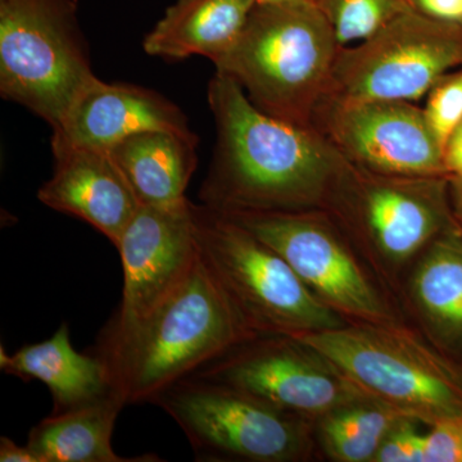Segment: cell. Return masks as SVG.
<instances>
[{
  "label": "cell",
  "mask_w": 462,
  "mask_h": 462,
  "mask_svg": "<svg viewBox=\"0 0 462 462\" xmlns=\"http://www.w3.org/2000/svg\"><path fill=\"white\" fill-rule=\"evenodd\" d=\"M445 157L446 166L462 178V124L449 139L446 147Z\"/></svg>",
  "instance_id": "obj_28"
},
{
  "label": "cell",
  "mask_w": 462,
  "mask_h": 462,
  "mask_svg": "<svg viewBox=\"0 0 462 462\" xmlns=\"http://www.w3.org/2000/svg\"><path fill=\"white\" fill-rule=\"evenodd\" d=\"M449 26L407 11L358 42L331 69L343 102L420 99L460 57Z\"/></svg>",
  "instance_id": "obj_10"
},
{
  "label": "cell",
  "mask_w": 462,
  "mask_h": 462,
  "mask_svg": "<svg viewBox=\"0 0 462 462\" xmlns=\"http://www.w3.org/2000/svg\"><path fill=\"white\" fill-rule=\"evenodd\" d=\"M291 337L320 352L366 396L422 425L462 416V361L407 322H348Z\"/></svg>",
  "instance_id": "obj_3"
},
{
  "label": "cell",
  "mask_w": 462,
  "mask_h": 462,
  "mask_svg": "<svg viewBox=\"0 0 462 462\" xmlns=\"http://www.w3.org/2000/svg\"><path fill=\"white\" fill-rule=\"evenodd\" d=\"M54 171L38 199L54 211L75 216L117 245L141 203L109 151L54 149Z\"/></svg>",
  "instance_id": "obj_15"
},
{
  "label": "cell",
  "mask_w": 462,
  "mask_h": 462,
  "mask_svg": "<svg viewBox=\"0 0 462 462\" xmlns=\"http://www.w3.org/2000/svg\"><path fill=\"white\" fill-rule=\"evenodd\" d=\"M413 419H404L389 433L374 462H425L427 433Z\"/></svg>",
  "instance_id": "obj_24"
},
{
  "label": "cell",
  "mask_w": 462,
  "mask_h": 462,
  "mask_svg": "<svg viewBox=\"0 0 462 462\" xmlns=\"http://www.w3.org/2000/svg\"><path fill=\"white\" fill-rule=\"evenodd\" d=\"M257 0H176L143 42L145 53L166 60H220L238 39Z\"/></svg>",
  "instance_id": "obj_19"
},
{
  "label": "cell",
  "mask_w": 462,
  "mask_h": 462,
  "mask_svg": "<svg viewBox=\"0 0 462 462\" xmlns=\"http://www.w3.org/2000/svg\"><path fill=\"white\" fill-rule=\"evenodd\" d=\"M425 439V462H462V416L431 425Z\"/></svg>",
  "instance_id": "obj_25"
},
{
  "label": "cell",
  "mask_w": 462,
  "mask_h": 462,
  "mask_svg": "<svg viewBox=\"0 0 462 462\" xmlns=\"http://www.w3.org/2000/svg\"><path fill=\"white\" fill-rule=\"evenodd\" d=\"M460 199H461V208H462V187H461V196H460Z\"/></svg>",
  "instance_id": "obj_30"
},
{
  "label": "cell",
  "mask_w": 462,
  "mask_h": 462,
  "mask_svg": "<svg viewBox=\"0 0 462 462\" xmlns=\"http://www.w3.org/2000/svg\"><path fill=\"white\" fill-rule=\"evenodd\" d=\"M424 114L434 138L446 152L449 139L462 124V76L434 88Z\"/></svg>",
  "instance_id": "obj_23"
},
{
  "label": "cell",
  "mask_w": 462,
  "mask_h": 462,
  "mask_svg": "<svg viewBox=\"0 0 462 462\" xmlns=\"http://www.w3.org/2000/svg\"><path fill=\"white\" fill-rule=\"evenodd\" d=\"M199 256L254 336H298L348 324L287 261L229 216L190 203Z\"/></svg>",
  "instance_id": "obj_5"
},
{
  "label": "cell",
  "mask_w": 462,
  "mask_h": 462,
  "mask_svg": "<svg viewBox=\"0 0 462 462\" xmlns=\"http://www.w3.org/2000/svg\"><path fill=\"white\" fill-rule=\"evenodd\" d=\"M410 11L421 16L447 23H462V0H403Z\"/></svg>",
  "instance_id": "obj_26"
},
{
  "label": "cell",
  "mask_w": 462,
  "mask_h": 462,
  "mask_svg": "<svg viewBox=\"0 0 462 462\" xmlns=\"http://www.w3.org/2000/svg\"><path fill=\"white\" fill-rule=\"evenodd\" d=\"M0 367L25 382L44 383L53 397V413L96 402L114 392L102 358L75 351L66 322L50 339L23 346L14 354H5L2 346Z\"/></svg>",
  "instance_id": "obj_17"
},
{
  "label": "cell",
  "mask_w": 462,
  "mask_h": 462,
  "mask_svg": "<svg viewBox=\"0 0 462 462\" xmlns=\"http://www.w3.org/2000/svg\"><path fill=\"white\" fill-rule=\"evenodd\" d=\"M190 203L141 206L127 225L116 245L123 263V300L108 329L126 330L144 320L199 263Z\"/></svg>",
  "instance_id": "obj_11"
},
{
  "label": "cell",
  "mask_w": 462,
  "mask_h": 462,
  "mask_svg": "<svg viewBox=\"0 0 462 462\" xmlns=\"http://www.w3.org/2000/svg\"><path fill=\"white\" fill-rule=\"evenodd\" d=\"M199 136L193 132L144 130L117 143L109 153L141 206L169 207L185 197L199 163Z\"/></svg>",
  "instance_id": "obj_18"
},
{
  "label": "cell",
  "mask_w": 462,
  "mask_h": 462,
  "mask_svg": "<svg viewBox=\"0 0 462 462\" xmlns=\"http://www.w3.org/2000/svg\"><path fill=\"white\" fill-rule=\"evenodd\" d=\"M312 2V0H257L260 5H282V3Z\"/></svg>",
  "instance_id": "obj_29"
},
{
  "label": "cell",
  "mask_w": 462,
  "mask_h": 462,
  "mask_svg": "<svg viewBox=\"0 0 462 462\" xmlns=\"http://www.w3.org/2000/svg\"><path fill=\"white\" fill-rule=\"evenodd\" d=\"M251 337L199 256L180 287L144 320L126 330L106 328L94 354L126 406L153 403L179 380Z\"/></svg>",
  "instance_id": "obj_2"
},
{
  "label": "cell",
  "mask_w": 462,
  "mask_h": 462,
  "mask_svg": "<svg viewBox=\"0 0 462 462\" xmlns=\"http://www.w3.org/2000/svg\"><path fill=\"white\" fill-rule=\"evenodd\" d=\"M324 12L337 42L340 45L363 42L379 32L404 12L403 0H315Z\"/></svg>",
  "instance_id": "obj_22"
},
{
  "label": "cell",
  "mask_w": 462,
  "mask_h": 462,
  "mask_svg": "<svg viewBox=\"0 0 462 462\" xmlns=\"http://www.w3.org/2000/svg\"><path fill=\"white\" fill-rule=\"evenodd\" d=\"M409 419L367 398L314 422L316 447L331 461L374 462L389 433Z\"/></svg>",
  "instance_id": "obj_21"
},
{
  "label": "cell",
  "mask_w": 462,
  "mask_h": 462,
  "mask_svg": "<svg viewBox=\"0 0 462 462\" xmlns=\"http://www.w3.org/2000/svg\"><path fill=\"white\" fill-rule=\"evenodd\" d=\"M398 303L415 329L443 354L462 361V233H440L410 267Z\"/></svg>",
  "instance_id": "obj_16"
},
{
  "label": "cell",
  "mask_w": 462,
  "mask_h": 462,
  "mask_svg": "<svg viewBox=\"0 0 462 462\" xmlns=\"http://www.w3.org/2000/svg\"><path fill=\"white\" fill-rule=\"evenodd\" d=\"M157 129L191 133L184 112L157 91L134 84H108L98 79L51 129V151H109L133 134Z\"/></svg>",
  "instance_id": "obj_14"
},
{
  "label": "cell",
  "mask_w": 462,
  "mask_h": 462,
  "mask_svg": "<svg viewBox=\"0 0 462 462\" xmlns=\"http://www.w3.org/2000/svg\"><path fill=\"white\" fill-rule=\"evenodd\" d=\"M336 125L346 151L374 171L428 178L447 167L424 112L409 102L345 103Z\"/></svg>",
  "instance_id": "obj_13"
},
{
  "label": "cell",
  "mask_w": 462,
  "mask_h": 462,
  "mask_svg": "<svg viewBox=\"0 0 462 462\" xmlns=\"http://www.w3.org/2000/svg\"><path fill=\"white\" fill-rule=\"evenodd\" d=\"M437 190L427 182L380 180L358 191L356 249L397 302L410 267L449 227Z\"/></svg>",
  "instance_id": "obj_12"
},
{
  "label": "cell",
  "mask_w": 462,
  "mask_h": 462,
  "mask_svg": "<svg viewBox=\"0 0 462 462\" xmlns=\"http://www.w3.org/2000/svg\"><path fill=\"white\" fill-rule=\"evenodd\" d=\"M193 375L230 385L312 422L370 398L320 352L282 334L243 340Z\"/></svg>",
  "instance_id": "obj_9"
},
{
  "label": "cell",
  "mask_w": 462,
  "mask_h": 462,
  "mask_svg": "<svg viewBox=\"0 0 462 462\" xmlns=\"http://www.w3.org/2000/svg\"><path fill=\"white\" fill-rule=\"evenodd\" d=\"M0 462H41L29 446L17 445L8 437L0 438Z\"/></svg>",
  "instance_id": "obj_27"
},
{
  "label": "cell",
  "mask_w": 462,
  "mask_h": 462,
  "mask_svg": "<svg viewBox=\"0 0 462 462\" xmlns=\"http://www.w3.org/2000/svg\"><path fill=\"white\" fill-rule=\"evenodd\" d=\"M337 44L315 0L257 3L238 39L214 65L264 114L297 124L331 75Z\"/></svg>",
  "instance_id": "obj_4"
},
{
  "label": "cell",
  "mask_w": 462,
  "mask_h": 462,
  "mask_svg": "<svg viewBox=\"0 0 462 462\" xmlns=\"http://www.w3.org/2000/svg\"><path fill=\"white\" fill-rule=\"evenodd\" d=\"M208 103L217 144L199 189L202 205L223 212L298 211L329 194L333 161L297 124L264 114L220 72L209 83Z\"/></svg>",
  "instance_id": "obj_1"
},
{
  "label": "cell",
  "mask_w": 462,
  "mask_h": 462,
  "mask_svg": "<svg viewBox=\"0 0 462 462\" xmlns=\"http://www.w3.org/2000/svg\"><path fill=\"white\" fill-rule=\"evenodd\" d=\"M126 406L115 392L96 402L51 413L32 428L27 446L41 462L160 461L157 456L127 458L112 448L118 413Z\"/></svg>",
  "instance_id": "obj_20"
},
{
  "label": "cell",
  "mask_w": 462,
  "mask_h": 462,
  "mask_svg": "<svg viewBox=\"0 0 462 462\" xmlns=\"http://www.w3.org/2000/svg\"><path fill=\"white\" fill-rule=\"evenodd\" d=\"M189 440L197 461L300 462L314 457V422L239 389L190 375L154 400Z\"/></svg>",
  "instance_id": "obj_7"
},
{
  "label": "cell",
  "mask_w": 462,
  "mask_h": 462,
  "mask_svg": "<svg viewBox=\"0 0 462 462\" xmlns=\"http://www.w3.org/2000/svg\"><path fill=\"white\" fill-rule=\"evenodd\" d=\"M223 214L278 252L310 291L346 321L407 322L396 298L357 249L318 216L302 209Z\"/></svg>",
  "instance_id": "obj_8"
},
{
  "label": "cell",
  "mask_w": 462,
  "mask_h": 462,
  "mask_svg": "<svg viewBox=\"0 0 462 462\" xmlns=\"http://www.w3.org/2000/svg\"><path fill=\"white\" fill-rule=\"evenodd\" d=\"M76 0H0V94L51 125L98 80Z\"/></svg>",
  "instance_id": "obj_6"
}]
</instances>
